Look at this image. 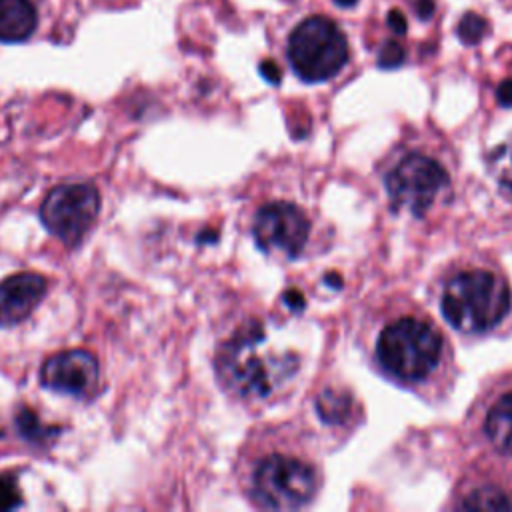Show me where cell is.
Listing matches in <instances>:
<instances>
[{"label": "cell", "mask_w": 512, "mask_h": 512, "mask_svg": "<svg viewBox=\"0 0 512 512\" xmlns=\"http://www.w3.org/2000/svg\"><path fill=\"white\" fill-rule=\"evenodd\" d=\"M340 8H352V6H356V2L358 0H334Z\"/></svg>", "instance_id": "25"}, {"label": "cell", "mask_w": 512, "mask_h": 512, "mask_svg": "<svg viewBox=\"0 0 512 512\" xmlns=\"http://www.w3.org/2000/svg\"><path fill=\"white\" fill-rule=\"evenodd\" d=\"M312 410L322 426L346 430L356 420V398L346 386L326 384L314 394Z\"/></svg>", "instance_id": "13"}, {"label": "cell", "mask_w": 512, "mask_h": 512, "mask_svg": "<svg viewBox=\"0 0 512 512\" xmlns=\"http://www.w3.org/2000/svg\"><path fill=\"white\" fill-rule=\"evenodd\" d=\"M362 346L374 370L422 398H444L454 380V352L440 324L414 300L392 294L368 310Z\"/></svg>", "instance_id": "1"}, {"label": "cell", "mask_w": 512, "mask_h": 512, "mask_svg": "<svg viewBox=\"0 0 512 512\" xmlns=\"http://www.w3.org/2000/svg\"><path fill=\"white\" fill-rule=\"evenodd\" d=\"M100 194L90 184H62L48 192L40 206L44 226L62 242L76 244L98 216Z\"/></svg>", "instance_id": "8"}, {"label": "cell", "mask_w": 512, "mask_h": 512, "mask_svg": "<svg viewBox=\"0 0 512 512\" xmlns=\"http://www.w3.org/2000/svg\"><path fill=\"white\" fill-rule=\"evenodd\" d=\"M456 34L464 44H478L488 34V20L476 12H466L456 26Z\"/></svg>", "instance_id": "16"}, {"label": "cell", "mask_w": 512, "mask_h": 512, "mask_svg": "<svg viewBox=\"0 0 512 512\" xmlns=\"http://www.w3.org/2000/svg\"><path fill=\"white\" fill-rule=\"evenodd\" d=\"M350 56L342 28L326 16H310L296 24L286 44V58L304 82H326L342 72Z\"/></svg>", "instance_id": "7"}, {"label": "cell", "mask_w": 512, "mask_h": 512, "mask_svg": "<svg viewBox=\"0 0 512 512\" xmlns=\"http://www.w3.org/2000/svg\"><path fill=\"white\" fill-rule=\"evenodd\" d=\"M38 22L30 0H0V42L26 40Z\"/></svg>", "instance_id": "14"}, {"label": "cell", "mask_w": 512, "mask_h": 512, "mask_svg": "<svg viewBox=\"0 0 512 512\" xmlns=\"http://www.w3.org/2000/svg\"><path fill=\"white\" fill-rule=\"evenodd\" d=\"M302 370V358L270 330L264 318H244L216 352V374L224 390L246 404L270 406L286 398Z\"/></svg>", "instance_id": "3"}, {"label": "cell", "mask_w": 512, "mask_h": 512, "mask_svg": "<svg viewBox=\"0 0 512 512\" xmlns=\"http://www.w3.org/2000/svg\"><path fill=\"white\" fill-rule=\"evenodd\" d=\"M22 504V492L18 480L12 474H0V512L14 510Z\"/></svg>", "instance_id": "19"}, {"label": "cell", "mask_w": 512, "mask_h": 512, "mask_svg": "<svg viewBox=\"0 0 512 512\" xmlns=\"http://www.w3.org/2000/svg\"><path fill=\"white\" fill-rule=\"evenodd\" d=\"M282 300H284V304H286L292 312H298V310H302V308L306 306L304 294H302L300 290H294V288L286 290V292L282 294Z\"/></svg>", "instance_id": "22"}, {"label": "cell", "mask_w": 512, "mask_h": 512, "mask_svg": "<svg viewBox=\"0 0 512 512\" xmlns=\"http://www.w3.org/2000/svg\"><path fill=\"white\" fill-rule=\"evenodd\" d=\"M248 232L266 256L298 260L312 252L316 222L312 212L292 198H266L252 210Z\"/></svg>", "instance_id": "6"}, {"label": "cell", "mask_w": 512, "mask_h": 512, "mask_svg": "<svg viewBox=\"0 0 512 512\" xmlns=\"http://www.w3.org/2000/svg\"><path fill=\"white\" fill-rule=\"evenodd\" d=\"M444 322L462 336H488L512 316V286L490 258L452 260L432 288Z\"/></svg>", "instance_id": "4"}, {"label": "cell", "mask_w": 512, "mask_h": 512, "mask_svg": "<svg viewBox=\"0 0 512 512\" xmlns=\"http://www.w3.org/2000/svg\"><path fill=\"white\" fill-rule=\"evenodd\" d=\"M260 74L264 76V80H268L270 84H278L282 78L280 66L274 60H262L260 62Z\"/></svg>", "instance_id": "21"}, {"label": "cell", "mask_w": 512, "mask_h": 512, "mask_svg": "<svg viewBox=\"0 0 512 512\" xmlns=\"http://www.w3.org/2000/svg\"><path fill=\"white\" fill-rule=\"evenodd\" d=\"M376 62L380 68H398L406 62V48L396 40H386L376 52Z\"/></svg>", "instance_id": "18"}, {"label": "cell", "mask_w": 512, "mask_h": 512, "mask_svg": "<svg viewBox=\"0 0 512 512\" xmlns=\"http://www.w3.org/2000/svg\"><path fill=\"white\" fill-rule=\"evenodd\" d=\"M496 98L502 106H512V78L504 80L498 90H496Z\"/></svg>", "instance_id": "24"}, {"label": "cell", "mask_w": 512, "mask_h": 512, "mask_svg": "<svg viewBox=\"0 0 512 512\" xmlns=\"http://www.w3.org/2000/svg\"><path fill=\"white\" fill-rule=\"evenodd\" d=\"M386 22H388V28L392 30V34H396V36H404L408 32V20H406L404 12L398 8H392L388 12Z\"/></svg>", "instance_id": "20"}, {"label": "cell", "mask_w": 512, "mask_h": 512, "mask_svg": "<svg viewBox=\"0 0 512 512\" xmlns=\"http://www.w3.org/2000/svg\"><path fill=\"white\" fill-rule=\"evenodd\" d=\"M488 166L502 194L512 200V138L490 152Z\"/></svg>", "instance_id": "15"}, {"label": "cell", "mask_w": 512, "mask_h": 512, "mask_svg": "<svg viewBox=\"0 0 512 512\" xmlns=\"http://www.w3.org/2000/svg\"><path fill=\"white\" fill-rule=\"evenodd\" d=\"M380 176L390 206L412 218H426L452 200L450 162L432 144H398L384 158Z\"/></svg>", "instance_id": "5"}, {"label": "cell", "mask_w": 512, "mask_h": 512, "mask_svg": "<svg viewBox=\"0 0 512 512\" xmlns=\"http://www.w3.org/2000/svg\"><path fill=\"white\" fill-rule=\"evenodd\" d=\"M16 424H18V430L24 438H28L30 442H38V440H44L48 436V430L40 424L36 412L28 410V408H22L18 414H16Z\"/></svg>", "instance_id": "17"}, {"label": "cell", "mask_w": 512, "mask_h": 512, "mask_svg": "<svg viewBox=\"0 0 512 512\" xmlns=\"http://www.w3.org/2000/svg\"><path fill=\"white\" fill-rule=\"evenodd\" d=\"M414 8L422 20H428L436 12V2L434 0H414Z\"/></svg>", "instance_id": "23"}, {"label": "cell", "mask_w": 512, "mask_h": 512, "mask_svg": "<svg viewBox=\"0 0 512 512\" xmlns=\"http://www.w3.org/2000/svg\"><path fill=\"white\" fill-rule=\"evenodd\" d=\"M238 476L244 496L262 510L306 508L324 484L320 460L306 434L288 424L256 430Z\"/></svg>", "instance_id": "2"}, {"label": "cell", "mask_w": 512, "mask_h": 512, "mask_svg": "<svg viewBox=\"0 0 512 512\" xmlns=\"http://www.w3.org/2000/svg\"><path fill=\"white\" fill-rule=\"evenodd\" d=\"M472 420L492 452L512 458V372L486 388L472 410Z\"/></svg>", "instance_id": "9"}, {"label": "cell", "mask_w": 512, "mask_h": 512, "mask_svg": "<svg viewBox=\"0 0 512 512\" xmlns=\"http://www.w3.org/2000/svg\"><path fill=\"white\" fill-rule=\"evenodd\" d=\"M40 380L50 390L86 396L98 382V360L88 350L58 352L42 364Z\"/></svg>", "instance_id": "10"}, {"label": "cell", "mask_w": 512, "mask_h": 512, "mask_svg": "<svg viewBox=\"0 0 512 512\" xmlns=\"http://www.w3.org/2000/svg\"><path fill=\"white\" fill-rule=\"evenodd\" d=\"M454 506L462 510H508L512 508V484L488 470H470L458 484Z\"/></svg>", "instance_id": "11"}, {"label": "cell", "mask_w": 512, "mask_h": 512, "mask_svg": "<svg viewBox=\"0 0 512 512\" xmlns=\"http://www.w3.org/2000/svg\"><path fill=\"white\" fill-rule=\"evenodd\" d=\"M46 294V280L34 272H20L0 282V326L26 320Z\"/></svg>", "instance_id": "12"}]
</instances>
